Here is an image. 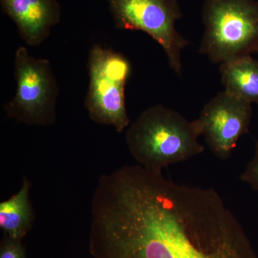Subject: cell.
<instances>
[{
  "label": "cell",
  "instance_id": "52a82bcc",
  "mask_svg": "<svg viewBox=\"0 0 258 258\" xmlns=\"http://www.w3.org/2000/svg\"><path fill=\"white\" fill-rule=\"evenodd\" d=\"M252 117V104L224 91L205 104L197 120L214 155L225 160L248 133Z\"/></svg>",
  "mask_w": 258,
  "mask_h": 258
},
{
  "label": "cell",
  "instance_id": "277c9868",
  "mask_svg": "<svg viewBox=\"0 0 258 258\" xmlns=\"http://www.w3.org/2000/svg\"><path fill=\"white\" fill-rule=\"evenodd\" d=\"M89 85L85 106L93 121L111 125L121 133L130 125L125 106V86L132 66L115 51L94 45L88 55Z\"/></svg>",
  "mask_w": 258,
  "mask_h": 258
},
{
  "label": "cell",
  "instance_id": "9c48e42d",
  "mask_svg": "<svg viewBox=\"0 0 258 258\" xmlns=\"http://www.w3.org/2000/svg\"><path fill=\"white\" fill-rule=\"evenodd\" d=\"M220 74L225 91L258 105V60L249 55L222 64Z\"/></svg>",
  "mask_w": 258,
  "mask_h": 258
},
{
  "label": "cell",
  "instance_id": "8fae6325",
  "mask_svg": "<svg viewBox=\"0 0 258 258\" xmlns=\"http://www.w3.org/2000/svg\"><path fill=\"white\" fill-rule=\"evenodd\" d=\"M240 180L258 191V142L255 144L253 157L241 174Z\"/></svg>",
  "mask_w": 258,
  "mask_h": 258
},
{
  "label": "cell",
  "instance_id": "7c38bea8",
  "mask_svg": "<svg viewBox=\"0 0 258 258\" xmlns=\"http://www.w3.org/2000/svg\"><path fill=\"white\" fill-rule=\"evenodd\" d=\"M21 240L5 237L0 249V258H25Z\"/></svg>",
  "mask_w": 258,
  "mask_h": 258
},
{
  "label": "cell",
  "instance_id": "3957f363",
  "mask_svg": "<svg viewBox=\"0 0 258 258\" xmlns=\"http://www.w3.org/2000/svg\"><path fill=\"white\" fill-rule=\"evenodd\" d=\"M200 53L224 64L258 52V0H205Z\"/></svg>",
  "mask_w": 258,
  "mask_h": 258
},
{
  "label": "cell",
  "instance_id": "6da1fadb",
  "mask_svg": "<svg viewBox=\"0 0 258 258\" xmlns=\"http://www.w3.org/2000/svg\"><path fill=\"white\" fill-rule=\"evenodd\" d=\"M89 251L93 258H258L215 189L177 184L139 164L98 179Z\"/></svg>",
  "mask_w": 258,
  "mask_h": 258
},
{
  "label": "cell",
  "instance_id": "7a4b0ae2",
  "mask_svg": "<svg viewBox=\"0 0 258 258\" xmlns=\"http://www.w3.org/2000/svg\"><path fill=\"white\" fill-rule=\"evenodd\" d=\"M198 120L157 105L144 110L129 125L127 147L139 165L154 172L200 155L205 150Z\"/></svg>",
  "mask_w": 258,
  "mask_h": 258
},
{
  "label": "cell",
  "instance_id": "8992f818",
  "mask_svg": "<svg viewBox=\"0 0 258 258\" xmlns=\"http://www.w3.org/2000/svg\"><path fill=\"white\" fill-rule=\"evenodd\" d=\"M107 1L115 28L147 33L162 47L171 69L181 74V51L189 42L176 28L182 16L177 0Z\"/></svg>",
  "mask_w": 258,
  "mask_h": 258
},
{
  "label": "cell",
  "instance_id": "30bf717a",
  "mask_svg": "<svg viewBox=\"0 0 258 258\" xmlns=\"http://www.w3.org/2000/svg\"><path fill=\"white\" fill-rule=\"evenodd\" d=\"M30 184L23 179L21 189L0 203V227L7 237L21 240L32 227L33 212L29 200Z\"/></svg>",
  "mask_w": 258,
  "mask_h": 258
},
{
  "label": "cell",
  "instance_id": "ba28073f",
  "mask_svg": "<svg viewBox=\"0 0 258 258\" xmlns=\"http://www.w3.org/2000/svg\"><path fill=\"white\" fill-rule=\"evenodd\" d=\"M2 9L13 20L29 46L41 45L61 18L57 0H0Z\"/></svg>",
  "mask_w": 258,
  "mask_h": 258
},
{
  "label": "cell",
  "instance_id": "5b68a950",
  "mask_svg": "<svg viewBox=\"0 0 258 258\" xmlns=\"http://www.w3.org/2000/svg\"><path fill=\"white\" fill-rule=\"evenodd\" d=\"M14 69L16 90L4 107L7 115L28 125L53 124L59 88L50 61L35 58L20 46L15 52Z\"/></svg>",
  "mask_w": 258,
  "mask_h": 258
}]
</instances>
